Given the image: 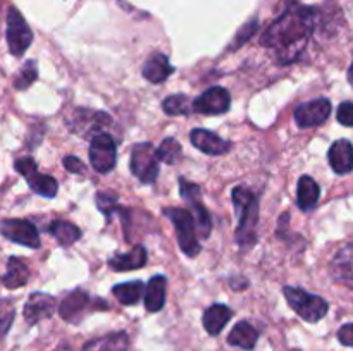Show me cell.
Returning a JSON list of instances; mask_svg holds the SVG:
<instances>
[{
    "mask_svg": "<svg viewBox=\"0 0 353 351\" xmlns=\"http://www.w3.org/2000/svg\"><path fill=\"white\" fill-rule=\"evenodd\" d=\"M147 264V250L141 244L134 246L128 253H117L109 260V267L117 272L137 270Z\"/></svg>",
    "mask_w": 353,
    "mask_h": 351,
    "instance_id": "d6986e66",
    "label": "cell"
},
{
    "mask_svg": "<svg viewBox=\"0 0 353 351\" xmlns=\"http://www.w3.org/2000/svg\"><path fill=\"white\" fill-rule=\"evenodd\" d=\"M331 275L338 282L353 284V244H347L334 255L331 262Z\"/></svg>",
    "mask_w": 353,
    "mask_h": 351,
    "instance_id": "ac0fdd59",
    "label": "cell"
},
{
    "mask_svg": "<svg viewBox=\"0 0 353 351\" xmlns=\"http://www.w3.org/2000/svg\"><path fill=\"white\" fill-rule=\"evenodd\" d=\"M64 167L68 169L69 172H72V174H85L86 172V167L81 164V160H79L78 157H74V155H69V157H65L64 160Z\"/></svg>",
    "mask_w": 353,
    "mask_h": 351,
    "instance_id": "8d00e7d4",
    "label": "cell"
},
{
    "mask_svg": "<svg viewBox=\"0 0 353 351\" xmlns=\"http://www.w3.org/2000/svg\"><path fill=\"white\" fill-rule=\"evenodd\" d=\"M193 110L203 116H219L230 110L231 95L223 86H212L193 100Z\"/></svg>",
    "mask_w": 353,
    "mask_h": 351,
    "instance_id": "30bf717a",
    "label": "cell"
},
{
    "mask_svg": "<svg viewBox=\"0 0 353 351\" xmlns=\"http://www.w3.org/2000/svg\"><path fill=\"white\" fill-rule=\"evenodd\" d=\"M259 341V330L248 322H238L228 336V343L231 346H238L241 350H254Z\"/></svg>",
    "mask_w": 353,
    "mask_h": 351,
    "instance_id": "d4e9b609",
    "label": "cell"
},
{
    "mask_svg": "<svg viewBox=\"0 0 353 351\" xmlns=\"http://www.w3.org/2000/svg\"><path fill=\"white\" fill-rule=\"evenodd\" d=\"M26 181H28V186H30L37 195L45 196V198H54V196L57 195L59 184L52 176L40 174V172L37 171L31 176H28Z\"/></svg>",
    "mask_w": 353,
    "mask_h": 351,
    "instance_id": "83f0119b",
    "label": "cell"
},
{
    "mask_svg": "<svg viewBox=\"0 0 353 351\" xmlns=\"http://www.w3.org/2000/svg\"><path fill=\"white\" fill-rule=\"evenodd\" d=\"M88 292L83 291V289H74V291L68 292L65 298L61 301V305H59V313H61V317L64 320L76 323L79 322V319H81V315L85 313V310L88 308Z\"/></svg>",
    "mask_w": 353,
    "mask_h": 351,
    "instance_id": "9a60e30c",
    "label": "cell"
},
{
    "mask_svg": "<svg viewBox=\"0 0 353 351\" xmlns=\"http://www.w3.org/2000/svg\"><path fill=\"white\" fill-rule=\"evenodd\" d=\"M257 28H259V21L257 19L250 21V23H248V24H245V26L241 28L240 31H238L236 41H234L233 48H238V47H240V45H243L245 41L250 40V38L255 34V31H257Z\"/></svg>",
    "mask_w": 353,
    "mask_h": 351,
    "instance_id": "836d02e7",
    "label": "cell"
},
{
    "mask_svg": "<svg viewBox=\"0 0 353 351\" xmlns=\"http://www.w3.org/2000/svg\"><path fill=\"white\" fill-rule=\"evenodd\" d=\"M231 315H233V312H231L230 306L216 303L203 313V327H205L210 336H217L226 327V323L230 322Z\"/></svg>",
    "mask_w": 353,
    "mask_h": 351,
    "instance_id": "ffe728a7",
    "label": "cell"
},
{
    "mask_svg": "<svg viewBox=\"0 0 353 351\" xmlns=\"http://www.w3.org/2000/svg\"><path fill=\"white\" fill-rule=\"evenodd\" d=\"M331 114V102L327 98L310 100L300 103L295 109V120L300 127H314L323 124Z\"/></svg>",
    "mask_w": 353,
    "mask_h": 351,
    "instance_id": "8fae6325",
    "label": "cell"
},
{
    "mask_svg": "<svg viewBox=\"0 0 353 351\" xmlns=\"http://www.w3.org/2000/svg\"><path fill=\"white\" fill-rule=\"evenodd\" d=\"M338 123L343 124V126L353 127V103L352 102H343L338 107Z\"/></svg>",
    "mask_w": 353,
    "mask_h": 351,
    "instance_id": "d590c367",
    "label": "cell"
},
{
    "mask_svg": "<svg viewBox=\"0 0 353 351\" xmlns=\"http://www.w3.org/2000/svg\"><path fill=\"white\" fill-rule=\"evenodd\" d=\"M97 206H99V210L107 217V219H110V215H112L114 212H119L121 210L119 205H117V196L110 191L99 193V195H97Z\"/></svg>",
    "mask_w": 353,
    "mask_h": 351,
    "instance_id": "d6a6232c",
    "label": "cell"
},
{
    "mask_svg": "<svg viewBox=\"0 0 353 351\" xmlns=\"http://www.w3.org/2000/svg\"><path fill=\"white\" fill-rule=\"evenodd\" d=\"M190 140H192L193 147L207 155H224L233 147L228 140H223L216 133L207 129H193L190 133Z\"/></svg>",
    "mask_w": 353,
    "mask_h": 351,
    "instance_id": "5bb4252c",
    "label": "cell"
},
{
    "mask_svg": "<svg viewBox=\"0 0 353 351\" xmlns=\"http://www.w3.org/2000/svg\"><path fill=\"white\" fill-rule=\"evenodd\" d=\"M130 337L126 332H112L107 336L92 339L83 346L81 351H128Z\"/></svg>",
    "mask_w": 353,
    "mask_h": 351,
    "instance_id": "44dd1931",
    "label": "cell"
},
{
    "mask_svg": "<svg viewBox=\"0 0 353 351\" xmlns=\"http://www.w3.org/2000/svg\"><path fill=\"white\" fill-rule=\"evenodd\" d=\"M327 158H330L331 169L336 174H348L353 171V145L348 140L334 141L331 145Z\"/></svg>",
    "mask_w": 353,
    "mask_h": 351,
    "instance_id": "2e32d148",
    "label": "cell"
},
{
    "mask_svg": "<svg viewBox=\"0 0 353 351\" xmlns=\"http://www.w3.org/2000/svg\"><path fill=\"white\" fill-rule=\"evenodd\" d=\"M14 315H16V306L10 298H0V337L7 334L14 322Z\"/></svg>",
    "mask_w": 353,
    "mask_h": 351,
    "instance_id": "1f68e13d",
    "label": "cell"
},
{
    "mask_svg": "<svg viewBox=\"0 0 353 351\" xmlns=\"http://www.w3.org/2000/svg\"><path fill=\"white\" fill-rule=\"evenodd\" d=\"M179 193L183 200H186L190 205V213L193 215L195 226L199 229V234L202 237H209L212 231V219H210L209 210L202 203V191L195 182H190L186 179H179Z\"/></svg>",
    "mask_w": 353,
    "mask_h": 351,
    "instance_id": "5b68a950",
    "label": "cell"
},
{
    "mask_svg": "<svg viewBox=\"0 0 353 351\" xmlns=\"http://www.w3.org/2000/svg\"><path fill=\"white\" fill-rule=\"evenodd\" d=\"M321 196V188L310 176H302L299 181V191H296V203L300 210L309 212L317 205V200Z\"/></svg>",
    "mask_w": 353,
    "mask_h": 351,
    "instance_id": "cb8c5ba5",
    "label": "cell"
},
{
    "mask_svg": "<svg viewBox=\"0 0 353 351\" xmlns=\"http://www.w3.org/2000/svg\"><path fill=\"white\" fill-rule=\"evenodd\" d=\"M317 10L314 7L290 3L285 12L264 31L261 43L272 48L279 64L299 61L316 28Z\"/></svg>",
    "mask_w": 353,
    "mask_h": 351,
    "instance_id": "6da1fadb",
    "label": "cell"
},
{
    "mask_svg": "<svg viewBox=\"0 0 353 351\" xmlns=\"http://www.w3.org/2000/svg\"><path fill=\"white\" fill-rule=\"evenodd\" d=\"M30 279V268L19 257H10L7 260V272L2 275V284L9 289L24 286Z\"/></svg>",
    "mask_w": 353,
    "mask_h": 351,
    "instance_id": "603a6c76",
    "label": "cell"
},
{
    "mask_svg": "<svg viewBox=\"0 0 353 351\" xmlns=\"http://www.w3.org/2000/svg\"><path fill=\"white\" fill-rule=\"evenodd\" d=\"M130 169L141 182L150 184L159 176V158L152 143H137L131 150Z\"/></svg>",
    "mask_w": 353,
    "mask_h": 351,
    "instance_id": "8992f818",
    "label": "cell"
},
{
    "mask_svg": "<svg viewBox=\"0 0 353 351\" xmlns=\"http://www.w3.org/2000/svg\"><path fill=\"white\" fill-rule=\"evenodd\" d=\"M165 281L164 275H154L148 281L147 291H145V308L150 313L159 312L165 305Z\"/></svg>",
    "mask_w": 353,
    "mask_h": 351,
    "instance_id": "7402d4cb",
    "label": "cell"
},
{
    "mask_svg": "<svg viewBox=\"0 0 353 351\" xmlns=\"http://www.w3.org/2000/svg\"><path fill=\"white\" fill-rule=\"evenodd\" d=\"M162 213L174 224L176 233H178V243L183 253L188 255L190 258L196 257L200 253V250H202V246L199 243L195 220H193V215L190 213V210L171 206V209L162 210Z\"/></svg>",
    "mask_w": 353,
    "mask_h": 351,
    "instance_id": "277c9868",
    "label": "cell"
},
{
    "mask_svg": "<svg viewBox=\"0 0 353 351\" xmlns=\"http://www.w3.org/2000/svg\"><path fill=\"white\" fill-rule=\"evenodd\" d=\"M55 308V299L54 296L47 295V292H33L28 298L26 305H24V319L30 326H34L40 320L48 319L52 317Z\"/></svg>",
    "mask_w": 353,
    "mask_h": 351,
    "instance_id": "4fadbf2b",
    "label": "cell"
},
{
    "mask_svg": "<svg viewBox=\"0 0 353 351\" xmlns=\"http://www.w3.org/2000/svg\"><path fill=\"white\" fill-rule=\"evenodd\" d=\"M31 41H33V33L30 26L19 10L16 7H10L7 12V45H9L10 54L21 57L30 48Z\"/></svg>",
    "mask_w": 353,
    "mask_h": 351,
    "instance_id": "52a82bcc",
    "label": "cell"
},
{
    "mask_svg": "<svg viewBox=\"0 0 353 351\" xmlns=\"http://www.w3.org/2000/svg\"><path fill=\"white\" fill-rule=\"evenodd\" d=\"M338 339L343 346L353 348V323H345L340 330H338Z\"/></svg>",
    "mask_w": 353,
    "mask_h": 351,
    "instance_id": "74e56055",
    "label": "cell"
},
{
    "mask_svg": "<svg viewBox=\"0 0 353 351\" xmlns=\"http://www.w3.org/2000/svg\"><path fill=\"white\" fill-rule=\"evenodd\" d=\"M283 295H285L290 308L295 313H299L307 322H319L323 317H326L327 310H330L326 299L321 298V296L310 295V292L303 291V289L285 286Z\"/></svg>",
    "mask_w": 353,
    "mask_h": 351,
    "instance_id": "3957f363",
    "label": "cell"
},
{
    "mask_svg": "<svg viewBox=\"0 0 353 351\" xmlns=\"http://www.w3.org/2000/svg\"><path fill=\"white\" fill-rule=\"evenodd\" d=\"M155 153H157V158L161 162H164V164L168 165H174L181 160L183 148L181 145H179V141H176L174 138H165V140L159 145Z\"/></svg>",
    "mask_w": 353,
    "mask_h": 351,
    "instance_id": "f1b7e54d",
    "label": "cell"
},
{
    "mask_svg": "<svg viewBox=\"0 0 353 351\" xmlns=\"http://www.w3.org/2000/svg\"><path fill=\"white\" fill-rule=\"evenodd\" d=\"M348 81H350V85L353 86V62H352L350 69H348Z\"/></svg>",
    "mask_w": 353,
    "mask_h": 351,
    "instance_id": "f35d334b",
    "label": "cell"
},
{
    "mask_svg": "<svg viewBox=\"0 0 353 351\" xmlns=\"http://www.w3.org/2000/svg\"><path fill=\"white\" fill-rule=\"evenodd\" d=\"M14 169H16V171L19 172V174L23 176L24 179H26L28 176L33 174V172L38 171V169H37V162H34L31 157L17 158L16 164H14Z\"/></svg>",
    "mask_w": 353,
    "mask_h": 351,
    "instance_id": "e575fe53",
    "label": "cell"
},
{
    "mask_svg": "<svg viewBox=\"0 0 353 351\" xmlns=\"http://www.w3.org/2000/svg\"><path fill=\"white\" fill-rule=\"evenodd\" d=\"M90 162L100 174H107L116 165V141L107 133L93 134L90 141Z\"/></svg>",
    "mask_w": 353,
    "mask_h": 351,
    "instance_id": "ba28073f",
    "label": "cell"
},
{
    "mask_svg": "<svg viewBox=\"0 0 353 351\" xmlns=\"http://www.w3.org/2000/svg\"><path fill=\"white\" fill-rule=\"evenodd\" d=\"M112 295L116 296L121 305H137L140 301L141 295H143V282L131 281L116 284L112 288Z\"/></svg>",
    "mask_w": 353,
    "mask_h": 351,
    "instance_id": "4316f807",
    "label": "cell"
},
{
    "mask_svg": "<svg viewBox=\"0 0 353 351\" xmlns=\"http://www.w3.org/2000/svg\"><path fill=\"white\" fill-rule=\"evenodd\" d=\"M233 203L236 209L240 226L236 231V241L241 248H252L257 241V224H259V200L248 188L238 186L233 189Z\"/></svg>",
    "mask_w": 353,
    "mask_h": 351,
    "instance_id": "7a4b0ae2",
    "label": "cell"
},
{
    "mask_svg": "<svg viewBox=\"0 0 353 351\" xmlns=\"http://www.w3.org/2000/svg\"><path fill=\"white\" fill-rule=\"evenodd\" d=\"M38 78V69L34 65V61H28L26 64L21 67V71L16 74V79H14V86L16 89H26L37 81Z\"/></svg>",
    "mask_w": 353,
    "mask_h": 351,
    "instance_id": "4dcf8cb0",
    "label": "cell"
},
{
    "mask_svg": "<svg viewBox=\"0 0 353 351\" xmlns=\"http://www.w3.org/2000/svg\"><path fill=\"white\" fill-rule=\"evenodd\" d=\"M174 72V67L169 62L168 55L161 54V52H154L150 57L147 58L143 65V78L150 83H162Z\"/></svg>",
    "mask_w": 353,
    "mask_h": 351,
    "instance_id": "e0dca14e",
    "label": "cell"
},
{
    "mask_svg": "<svg viewBox=\"0 0 353 351\" xmlns=\"http://www.w3.org/2000/svg\"><path fill=\"white\" fill-rule=\"evenodd\" d=\"M48 233L57 240V243L61 246H71L72 243L81 237V231L78 226H74L69 220H54L48 227Z\"/></svg>",
    "mask_w": 353,
    "mask_h": 351,
    "instance_id": "484cf974",
    "label": "cell"
},
{
    "mask_svg": "<svg viewBox=\"0 0 353 351\" xmlns=\"http://www.w3.org/2000/svg\"><path fill=\"white\" fill-rule=\"evenodd\" d=\"M162 109L168 116H186L190 114V98L186 95H172L162 102Z\"/></svg>",
    "mask_w": 353,
    "mask_h": 351,
    "instance_id": "f546056e",
    "label": "cell"
},
{
    "mask_svg": "<svg viewBox=\"0 0 353 351\" xmlns=\"http://www.w3.org/2000/svg\"><path fill=\"white\" fill-rule=\"evenodd\" d=\"M110 123V117L105 112L88 109H78L74 112V117L69 120V127L74 133H79L81 136H88V133H100V127L107 126Z\"/></svg>",
    "mask_w": 353,
    "mask_h": 351,
    "instance_id": "7c38bea8",
    "label": "cell"
},
{
    "mask_svg": "<svg viewBox=\"0 0 353 351\" xmlns=\"http://www.w3.org/2000/svg\"><path fill=\"white\" fill-rule=\"evenodd\" d=\"M295 351H299V350H295Z\"/></svg>",
    "mask_w": 353,
    "mask_h": 351,
    "instance_id": "ab89813d",
    "label": "cell"
},
{
    "mask_svg": "<svg viewBox=\"0 0 353 351\" xmlns=\"http://www.w3.org/2000/svg\"><path fill=\"white\" fill-rule=\"evenodd\" d=\"M0 233L12 243L28 248L40 246V234L33 222L24 219H6L0 222Z\"/></svg>",
    "mask_w": 353,
    "mask_h": 351,
    "instance_id": "9c48e42d",
    "label": "cell"
}]
</instances>
